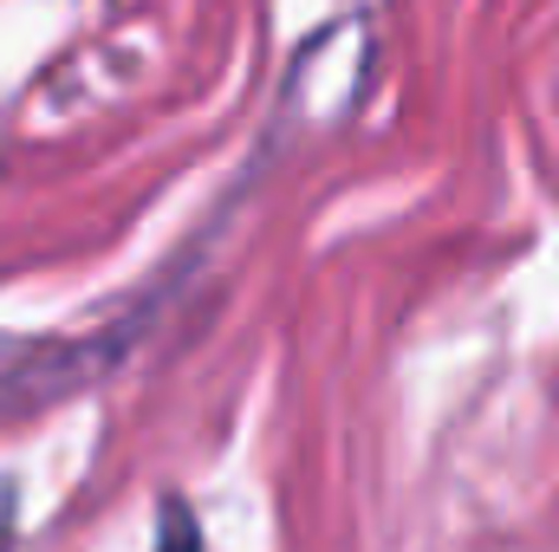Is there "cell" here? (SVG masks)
<instances>
[{
  "label": "cell",
  "mask_w": 559,
  "mask_h": 552,
  "mask_svg": "<svg viewBox=\"0 0 559 552\" xmlns=\"http://www.w3.org/2000/svg\"><path fill=\"white\" fill-rule=\"evenodd\" d=\"M156 552H202V533H195V520H189V507H163V533H156Z\"/></svg>",
  "instance_id": "cell-1"
},
{
  "label": "cell",
  "mask_w": 559,
  "mask_h": 552,
  "mask_svg": "<svg viewBox=\"0 0 559 552\" xmlns=\"http://www.w3.org/2000/svg\"><path fill=\"white\" fill-rule=\"evenodd\" d=\"M13 527H20V488H13V481H0V547L13 540Z\"/></svg>",
  "instance_id": "cell-2"
}]
</instances>
